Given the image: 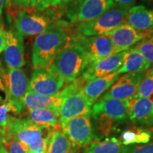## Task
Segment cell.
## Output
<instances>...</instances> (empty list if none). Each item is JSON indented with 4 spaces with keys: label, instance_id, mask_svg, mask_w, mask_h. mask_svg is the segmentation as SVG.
I'll return each mask as SVG.
<instances>
[{
    "label": "cell",
    "instance_id": "6da1fadb",
    "mask_svg": "<svg viewBox=\"0 0 153 153\" xmlns=\"http://www.w3.org/2000/svg\"><path fill=\"white\" fill-rule=\"evenodd\" d=\"M89 65L85 52L71 42L59 51L47 69L65 82H72L82 74Z\"/></svg>",
    "mask_w": 153,
    "mask_h": 153
},
{
    "label": "cell",
    "instance_id": "7a4b0ae2",
    "mask_svg": "<svg viewBox=\"0 0 153 153\" xmlns=\"http://www.w3.org/2000/svg\"><path fill=\"white\" fill-rule=\"evenodd\" d=\"M68 36L62 28L51 26L38 35L32 48V62L35 68L47 69L58 52L66 45Z\"/></svg>",
    "mask_w": 153,
    "mask_h": 153
},
{
    "label": "cell",
    "instance_id": "3957f363",
    "mask_svg": "<svg viewBox=\"0 0 153 153\" xmlns=\"http://www.w3.org/2000/svg\"><path fill=\"white\" fill-rule=\"evenodd\" d=\"M84 82L82 79H76L60 91L63 97L62 103L59 108L61 126L72 118L91 114L92 105L87 100L82 91Z\"/></svg>",
    "mask_w": 153,
    "mask_h": 153
},
{
    "label": "cell",
    "instance_id": "277c9868",
    "mask_svg": "<svg viewBox=\"0 0 153 153\" xmlns=\"http://www.w3.org/2000/svg\"><path fill=\"white\" fill-rule=\"evenodd\" d=\"M132 7L133 6L116 4L94 20L79 24L76 30L85 36H106L125 22Z\"/></svg>",
    "mask_w": 153,
    "mask_h": 153
},
{
    "label": "cell",
    "instance_id": "5b68a950",
    "mask_svg": "<svg viewBox=\"0 0 153 153\" xmlns=\"http://www.w3.org/2000/svg\"><path fill=\"white\" fill-rule=\"evenodd\" d=\"M4 135L14 138L26 146L33 144L44 137H51L55 129L38 126L30 120L9 116Z\"/></svg>",
    "mask_w": 153,
    "mask_h": 153
},
{
    "label": "cell",
    "instance_id": "8992f818",
    "mask_svg": "<svg viewBox=\"0 0 153 153\" xmlns=\"http://www.w3.org/2000/svg\"><path fill=\"white\" fill-rule=\"evenodd\" d=\"M28 87V80L24 70L8 68L5 76L6 99L12 107L14 114H19L24 109V99Z\"/></svg>",
    "mask_w": 153,
    "mask_h": 153
},
{
    "label": "cell",
    "instance_id": "52a82bcc",
    "mask_svg": "<svg viewBox=\"0 0 153 153\" xmlns=\"http://www.w3.org/2000/svg\"><path fill=\"white\" fill-rule=\"evenodd\" d=\"M91 115H83L68 120L61 126L62 131L76 148H86L95 137L91 124Z\"/></svg>",
    "mask_w": 153,
    "mask_h": 153
},
{
    "label": "cell",
    "instance_id": "ba28073f",
    "mask_svg": "<svg viewBox=\"0 0 153 153\" xmlns=\"http://www.w3.org/2000/svg\"><path fill=\"white\" fill-rule=\"evenodd\" d=\"M82 49L89 64L115 54L111 41L106 36L77 35L72 41Z\"/></svg>",
    "mask_w": 153,
    "mask_h": 153
},
{
    "label": "cell",
    "instance_id": "9c48e42d",
    "mask_svg": "<svg viewBox=\"0 0 153 153\" xmlns=\"http://www.w3.org/2000/svg\"><path fill=\"white\" fill-rule=\"evenodd\" d=\"M115 5L114 0H77L68 17L72 23L81 24L94 20Z\"/></svg>",
    "mask_w": 153,
    "mask_h": 153
},
{
    "label": "cell",
    "instance_id": "30bf717a",
    "mask_svg": "<svg viewBox=\"0 0 153 153\" xmlns=\"http://www.w3.org/2000/svg\"><path fill=\"white\" fill-rule=\"evenodd\" d=\"M65 80L45 68H35L28 82V91L44 97H53L62 89Z\"/></svg>",
    "mask_w": 153,
    "mask_h": 153
},
{
    "label": "cell",
    "instance_id": "8fae6325",
    "mask_svg": "<svg viewBox=\"0 0 153 153\" xmlns=\"http://www.w3.org/2000/svg\"><path fill=\"white\" fill-rule=\"evenodd\" d=\"M147 72L128 73L120 76L101 96V99H115L128 101L137 97V88Z\"/></svg>",
    "mask_w": 153,
    "mask_h": 153
},
{
    "label": "cell",
    "instance_id": "7c38bea8",
    "mask_svg": "<svg viewBox=\"0 0 153 153\" xmlns=\"http://www.w3.org/2000/svg\"><path fill=\"white\" fill-rule=\"evenodd\" d=\"M106 36L111 41L116 54L131 49L145 38L152 37V29L145 32L139 31L124 22Z\"/></svg>",
    "mask_w": 153,
    "mask_h": 153
},
{
    "label": "cell",
    "instance_id": "4fadbf2b",
    "mask_svg": "<svg viewBox=\"0 0 153 153\" xmlns=\"http://www.w3.org/2000/svg\"><path fill=\"white\" fill-rule=\"evenodd\" d=\"M51 21L46 16L21 11L15 21V28L24 36L40 35L51 28Z\"/></svg>",
    "mask_w": 153,
    "mask_h": 153
},
{
    "label": "cell",
    "instance_id": "5bb4252c",
    "mask_svg": "<svg viewBox=\"0 0 153 153\" xmlns=\"http://www.w3.org/2000/svg\"><path fill=\"white\" fill-rule=\"evenodd\" d=\"M126 51L116 53L89 65L82 74V79L86 82L94 78L103 77L117 72L122 66Z\"/></svg>",
    "mask_w": 153,
    "mask_h": 153
},
{
    "label": "cell",
    "instance_id": "9a60e30c",
    "mask_svg": "<svg viewBox=\"0 0 153 153\" xmlns=\"http://www.w3.org/2000/svg\"><path fill=\"white\" fill-rule=\"evenodd\" d=\"M7 44L4 59L9 68H22L25 65L24 36L16 30L11 28L6 31Z\"/></svg>",
    "mask_w": 153,
    "mask_h": 153
},
{
    "label": "cell",
    "instance_id": "2e32d148",
    "mask_svg": "<svg viewBox=\"0 0 153 153\" xmlns=\"http://www.w3.org/2000/svg\"><path fill=\"white\" fill-rule=\"evenodd\" d=\"M128 101L115 99H99L91 108L93 118L103 114L114 121L118 122L123 121L128 117Z\"/></svg>",
    "mask_w": 153,
    "mask_h": 153
},
{
    "label": "cell",
    "instance_id": "e0dca14e",
    "mask_svg": "<svg viewBox=\"0 0 153 153\" xmlns=\"http://www.w3.org/2000/svg\"><path fill=\"white\" fill-rule=\"evenodd\" d=\"M117 72L103 76L88 80L82 87L83 95L91 105L97 101L118 79Z\"/></svg>",
    "mask_w": 153,
    "mask_h": 153
},
{
    "label": "cell",
    "instance_id": "ac0fdd59",
    "mask_svg": "<svg viewBox=\"0 0 153 153\" xmlns=\"http://www.w3.org/2000/svg\"><path fill=\"white\" fill-rule=\"evenodd\" d=\"M125 23L139 31H148L153 28V9H148L143 5L132 7Z\"/></svg>",
    "mask_w": 153,
    "mask_h": 153
},
{
    "label": "cell",
    "instance_id": "d6986e66",
    "mask_svg": "<svg viewBox=\"0 0 153 153\" xmlns=\"http://www.w3.org/2000/svg\"><path fill=\"white\" fill-rule=\"evenodd\" d=\"M63 97L60 91L53 97H44L28 91L24 97V105L28 111L36 109L57 108L62 104Z\"/></svg>",
    "mask_w": 153,
    "mask_h": 153
},
{
    "label": "cell",
    "instance_id": "ffe728a7",
    "mask_svg": "<svg viewBox=\"0 0 153 153\" xmlns=\"http://www.w3.org/2000/svg\"><path fill=\"white\" fill-rule=\"evenodd\" d=\"M152 103L148 98H132L128 100V117L131 121L135 123L148 124Z\"/></svg>",
    "mask_w": 153,
    "mask_h": 153
},
{
    "label": "cell",
    "instance_id": "44dd1931",
    "mask_svg": "<svg viewBox=\"0 0 153 153\" xmlns=\"http://www.w3.org/2000/svg\"><path fill=\"white\" fill-rule=\"evenodd\" d=\"M151 65L137 51L131 48L126 51L122 66L117 72L118 74L147 72Z\"/></svg>",
    "mask_w": 153,
    "mask_h": 153
},
{
    "label": "cell",
    "instance_id": "7402d4cb",
    "mask_svg": "<svg viewBox=\"0 0 153 153\" xmlns=\"http://www.w3.org/2000/svg\"><path fill=\"white\" fill-rule=\"evenodd\" d=\"M28 119L38 126L55 129L60 122L59 108H51L30 111Z\"/></svg>",
    "mask_w": 153,
    "mask_h": 153
},
{
    "label": "cell",
    "instance_id": "603a6c76",
    "mask_svg": "<svg viewBox=\"0 0 153 153\" xmlns=\"http://www.w3.org/2000/svg\"><path fill=\"white\" fill-rule=\"evenodd\" d=\"M48 153H76V148L64 132L56 131L53 133L50 140Z\"/></svg>",
    "mask_w": 153,
    "mask_h": 153
},
{
    "label": "cell",
    "instance_id": "cb8c5ba5",
    "mask_svg": "<svg viewBox=\"0 0 153 153\" xmlns=\"http://www.w3.org/2000/svg\"><path fill=\"white\" fill-rule=\"evenodd\" d=\"M123 145L116 137L103 141H92L84 153H121Z\"/></svg>",
    "mask_w": 153,
    "mask_h": 153
},
{
    "label": "cell",
    "instance_id": "d4e9b609",
    "mask_svg": "<svg viewBox=\"0 0 153 153\" xmlns=\"http://www.w3.org/2000/svg\"><path fill=\"white\" fill-rule=\"evenodd\" d=\"M2 144L7 150V153H28V147L23 143L12 137L7 136L4 133L2 137Z\"/></svg>",
    "mask_w": 153,
    "mask_h": 153
},
{
    "label": "cell",
    "instance_id": "484cf974",
    "mask_svg": "<svg viewBox=\"0 0 153 153\" xmlns=\"http://www.w3.org/2000/svg\"><path fill=\"white\" fill-rule=\"evenodd\" d=\"M134 50L137 51L140 54L144 57L145 60L151 66L153 65V39L150 38L141 42L138 45L133 48Z\"/></svg>",
    "mask_w": 153,
    "mask_h": 153
},
{
    "label": "cell",
    "instance_id": "4316f807",
    "mask_svg": "<svg viewBox=\"0 0 153 153\" xmlns=\"http://www.w3.org/2000/svg\"><path fill=\"white\" fill-rule=\"evenodd\" d=\"M153 91V74L146 73L137 88V97L148 98Z\"/></svg>",
    "mask_w": 153,
    "mask_h": 153
},
{
    "label": "cell",
    "instance_id": "83f0119b",
    "mask_svg": "<svg viewBox=\"0 0 153 153\" xmlns=\"http://www.w3.org/2000/svg\"><path fill=\"white\" fill-rule=\"evenodd\" d=\"M94 118L97 121V131L99 135L101 136L108 135L112 130L114 120L103 114L95 116Z\"/></svg>",
    "mask_w": 153,
    "mask_h": 153
},
{
    "label": "cell",
    "instance_id": "f1b7e54d",
    "mask_svg": "<svg viewBox=\"0 0 153 153\" xmlns=\"http://www.w3.org/2000/svg\"><path fill=\"white\" fill-rule=\"evenodd\" d=\"M121 153H153V142L143 145H123Z\"/></svg>",
    "mask_w": 153,
    "mask_h": 153
},
{
    "label": "cell",
    "instance_id": "f546056e",
    "mask_svg": "<svg viewBox=\"0 0 153 153\" xmlns=\"http://www.w3.org/2000/svg\"><path fill=\"white\" fill-rule=\"evenodd\" d=\"M12 111V107L7 99L3 100L2 98L0 97V128H4L7 125V118H8L9 112Z\"/></svg>",
    "mask_w": 153,
    "mask_h": 153
},
{
    "label": "cell",
    "instance_id": "4dcf8cb0",
    "mask_svg": "<svg viewBox=\"0 0 153 153\" xmlns=\"http://www.w3.org/2000/svg\"><path fill=\"white\" fill-rule=\"evenodd\" d=\"M51 138V137H44L39 140L36 143L28 146V151L31 153H46Z\"/></svg>",
    "mask_w": 153,
    "mask_h": 153
},
{
    "label": "cell",
    "instance_id": "1f68e13d",
    "mask_svg": "<svg viewBox=\"0 0 153 153\" xmlns=\"http://www.w3.org/2000/svg\"><path fill=\"white\" fill-rule=\"evenodd\" d=\"M123 145L137 144V130H126L121 135V141Z\"/></svg>",
    "mask_w": 153,
    "mask_h": 153
},
{
    "label": "cell",
    "instance_id": "d6a6232c",
    "mask_svg": "<svg viewBox=\"0 0 153 153\" xmlns=\"http://www.w3.org/2000/svg\"><path fill=\"white\" fill-rule=\"evenodd\" d=\"M57 5H59L57 0H30V6L40 11Z\"/></svg>",
    "mask_w": 153,
    "mask_h": 153
},
{
    "label": "cell",
    "instance_id": "836d02e7",
    "mask_svg": "<svg viewBox=\"0 0 153 153\" xmlns=\"http://www.w3.org/2000/svg\"><path fill=\"white\" fill-rule=\"evenodd\" d=\"M151 133L148 131L137 129V144H146L150 142Z\"/></svg>",
    "mask_w": 153,
    "mask_h": 153
},
{
    "label": "cell",
    "instance_id": "e575fe53",
    "mask_svg": "<svg viewBox=\"0 0 153 153\" xmlns=\"http://www.w3.org/2000/svg\"><path fill=\"white\" fill-rule=\"evenodd\" d=\"M12 3L13 4L19 7H24L28 9L30 6V0H9V4Z\"/></svg>",
    "mask_w": 153,
    "mask_h": 153
},
{
    "label": "cell",
    "instance_id": "d590c367",
    "mask_svg": "<svg viewBox=\"0 0 153 153\" xmlns=\"http://www.w3.org/2000/svg\"><path fill=\"white\" fill-rule=\"evenodd\" d=\"M6 71L0 62V91L5 90Z\"/></svg>",
    "mask_w": 153,
    "mask_h": 153
},
{
    "label": "cell",
    "instance_id": "8d00e7d4",
    "mask_svg": "<svg viewBox=\"0 0 153 153\" xmlns=\"http://www.w3.org/2000/svg\"><path fill=\"white\" fill-rule=\"evenodd\" d=\"M6 44H7L6 31L0 29V54L4 51Z\"/></svg>",
    "mask_w": 153,
    "mask_h": 153
},
{
    "label": "cell",
    "instance_id": "74e56055",
    "mask_svg": "<svg viewBox=\"0 0 153 153\" xmlns=\"http://www.w3.org/2000/svg\"><path fill=\"white\" fill-rule=\"evenodd\" d=\"M114 2L119 5H134L136 0H114Z\"/></svg>",
    "mask_w": 153,
    "mask_h": 153
},
{
    "label": "cell",
    "instance_id": "f35d334b",
    "mask_svg": "<svg viewBox=\"0 0 153 153\" xmlns=\"http://www.w3.org/2000/svg\"><path fill=\"white\" fill-rule=\"evenodd\" d=\"M9 5V0H0V19L2 16V12L5 6Z\"/></svg>",
    "mask_w": 153,
    "mask_h": 153
},
{
    "label": "cell",
    "instance_id": "ab89813d",
    "mask_svg": "<svg viewBox=\"0 0 153 153\" xmlns=\"http://www.w3.org/2000/svg\"><path fill=\"white\" fill-rule=\"evenodd\" d=\"M148 125L153 126V104H152V111H151V114H150V119H149V121H148Z\"/></svg>",
    "mask_w": 153,
    "mask_h": 153
},
{
    "label": "cell",
    "instance_id": "60d3db41",
    "mask_svg": "<svg viewBox=\"0 0 153 153\" xmlns=\"http://www.w3.org/2000/svg\"><path fill=\"white\" fill-rule=\"evenodd\" d=\"M3 134H4V129L3 128H0V145H1L2 143V137H3Z\"/></svg>",
    "mask_w": 153,
    "mask_h": 153
},
{
    "label": "cell",
    "instance_id": "b9f144b4",
    "mask_svg": "<svg viewBox=\"0 0 153 153\" xmlns=\"http://www.w3.org/2000/svg\"><path fill=\"white\" fill-rule=\"evenodd\" d=\"M57 1H58L59 4H67L71 0H57Z\"/></svg>",
    "mask_w": 153,
    "mask_h": 153
},
{
    "label": "cell",
    "instance_id": "7bdbcfd3",
    "mask_svg": "<svg viewBox=\"0 0 153 153\" xmlns=\"http://www.w3.org/2000/svg\"><path fill=\"white\" fill-rule=\"evenodd\" d=\"M6 151V149L4 146L2 145H0V153H4Z\"/></svg>",
    "mask_w": 153,
    "mask_h": 153
},
{
    "label": "cell",
    "instance_id": "ee69618b",
    "mask_svg": "<svg viewBox=\"0 0 153 153\" xmlns=\"http://www.w3.org/2000/svg\"><path fill=\"white\" fill-rule=\"evenodd\" d=\"M143 2L148 4H151L153 3V0H142Z\"/></svg>",
    "mask_w": 153,
    "mask_h": 153
},
{
    "label": "cell",
    "instance_id": "f6af8a7d",
    "mask_svg": "<svg viewBox=\"0 0 153 153\" xmlns=\"http://www.w3.org/2000/svg\"><path fill=\"white\" fill-rule=\"evenodd\" d=\"M146 73H148V74H153V65H152V67H150V68H149L148 71Z\"/></svg>",
    "mask_w": 153,
    "mask_h": 153
},
{
    "label": "cell",
    "instance_id": "bcb514c9",
    "mask_svg": "<svg viewBox=\"0 0 153 153\" xmlns=\"http://www.w3.org/2000/svg\"><path fill=\"white\" fill-rule=\"evenodd\" d=\"M148 99H150V101H151V102H152V104H153V91H152V93H151V94L150 95V97H148Z\"/></svg>",
    "mask_w": 153,
    "mask_h": 153
},
{
    "label": "cell",
    "instance_id": "7dc6e473",
    "mask_svg": "<svg viewBox=\"0 0 153 153\" xmlns=\"http://www.w3.org/2000/svg\"><path fill=\"white\" fill-rule=\"evenodd\" d=\"M151 38H152L153 39V28H152V37H151Z\"/></svg>",
    "mask_w": 153,
    "mask_h": 153
},
{
    "label": "cell",
    "instance_id": "c3c4849f",
    "mask_svg": "<svg viewBox=\"0 0 153 153\" xmlns=\"http://www.w3.org/2000/svg\"><path fill=\"white\" fill-rule=\"evenodd\" d=\"M4 153H7V150H6V151H5V152H4Z\"/></svg>",
    "mask_w": 153,
    "mask_h": 153
},
{
    "label": "cell",
    "instance_id": "681fc988",
    "mask_svg": "<svg viewBox=\"0 0 153 153\" xmlns=\"http://www.w3.org/2000/svg\"><path fill=\"white\" fill-rule=\"evenodd\" d=\"M28 153H31V152H28Z\"/></svg>",
    "mask_w": 153,
    "mask_h": 153
},
{
    "label": "cell",
    "instance_id": "f907efd6",
    "mask_svg": "<svg viewBox=\"0 0 153 153\" xmlns=\"http://www.w3.org/2000/svg\"><path fill=\"white\" fill-rule=\"evenodd\" d=\"M46 153H48V152H46Z\"/></svg>",
    "mask_w": 153,
    "mask_h": 153
},
{
    "label": "cell",
    "instance_id": "816d5d0a",
    "mask_svg": "<svg viewBox=\"0 0 153 153\" xmlns=\"http://www.w3.org/2000/svg\"></svg>",
    "mask_w": 153,
    "mask_h": 153
}]
</instances>
